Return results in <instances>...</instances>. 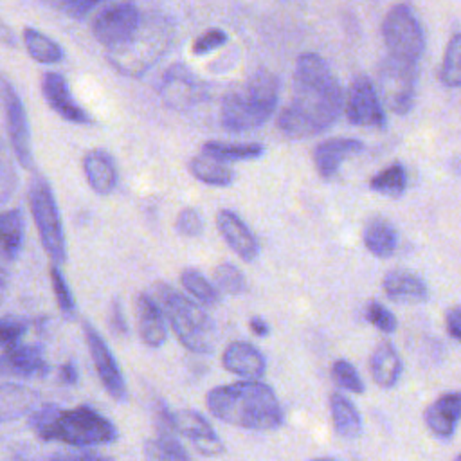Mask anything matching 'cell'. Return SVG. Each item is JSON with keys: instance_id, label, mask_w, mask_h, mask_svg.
I'll use <instances>...</instances> for the list:
<instances>
[{"instance_id": "6da1fadb", "label": "cell", "mask_w": 461, "mask_h": 461, "mask_svg": "<svg viewBox=\"0 0 461 461\" xmlns=\"http://www.w3.org/2000/svg\"><path fill=\"white\" fill-rule=\"evenodd\" d=\"M342 88L330 65L315 52L295 61L294 95L277 117L279 130L290 139H308L328 130L342 112Z\"/></svg>"}, {"instance_id": "7a4b0ae2", "label": "cell", "mask_w": 461, "mask_h": 461, "mask_svg": "<svg viewBox=\"0 0 461 461\" xmlns=\"http://www.w3.org/2000/svg\"><path fill=\"white\" fill-rule=\"evenodd\" d=\"M205 403L220 421L249 430H274L285 420L276 393L256 380L218 385L207 393Z\"/></svg>"}, {"instance_id": "3957f363", "label": "cell", "mask_w": 461, "mask_h": 461, "mask_svg": "<svg viewBox=\"0 0 461 461\" xmlns=\"http://www.w3.org/2000/svg\"><path fill=\"white\" fill-rule=\"evenodd\" d=\"M29 425L45 441H59L77 448L106 445L117 439L115 425L86 405L74 409L43 405L32 409Z\"/></svg>"}, {"instance_id": "277c9868", "label": "cell", "mask_w": 461, "mask_h": 461, "mask_svg": "<svg viewBox=\"0 0 461 461\" xmlns=\"http://www.w3.org/2000/svg\"><path fill=\"white\" fill-rule=\"evenodd\" d=\"M277 99V76L268 70H258L227 92L220 108V124L230 133L256 130L270 119Z\"/></svg>"}, {"instance_id": "5b68a950", "label": "cell", "mask_w": 461, "mask_h": 461, "mask_svg": "<svg viewBox=\"0 0 461 461\" xmlns=\"http://www.w3.org/2000/svg\"><path fill=\"white\" fill-rule=\"evenodd\" d=\"M175 25L160 13H144L139 27L119 45L106 50L110 65L124 76H142L171 47Z\"/></svg>"}, {"instance_id": "8992f818", "label": "cell", "mask_w": 461, "mask_h": 461, "mask_svg": "<svg viewBox=\"0 0 461 461\" xmlns=\"http://www.w3.org/2000/svg\"><path fill=\"white\" fill-rule=\"evenodd\" d=\"M153 297L160 304L178 340L194 353H211L216 344V326L202 306L166 283L153 286Z\"/></svg>"}, {"instance_id": "52a82bcc", "label": "cell", "mask_w": 461, "mask_h": 461, "mask_svg": "<svg viewBox=\"0 0 461 461\" xmlns=\"http://www.w3.org/2000/svg\"><path fill=\"white\" fill-rule=\"evenodd\" d=\"M29 207L47 256L56 263L61 265L67 261V245L63 236V225L58 211V203L52 193L50 184L34 175L29 184Z\"/></svg>"}, {"instance_id": "ba28073f", "label": "cell", "mask_w": 461, "mask_h": 461, "mask_svg": "<svg viewBox=\"0 0 461 461\" xmlns=\"http://www.w3.org/2000/svg\"><path fill=\"white\" fill-rule=\"evenodd\" d=\"M416 63L387 54L378 68V90L385 106L398 113L405 115L416 97Z\"/></svg>"}, {"instance_id": "9c48e42d", "label": "cell", "mask_w": 461, "mask_h": 461, "mask_svg": "<svg viewBox=\"0 0 461 461\" xmlns=\"http://www.w3.org/2000/svg\"><path fill=\"white\" fill-rule=\"evenodd\" d=\"M382 36L389 54L418 63L425 50V36L421 25L405 4L394 5L382 22Z\"/></svg>"}, {"instance_id": "30bf717a", "label": "cell", "mask_w": 461, "mask_h": 461, "mask_svg": "<svg viewBox=\"0 0 461 461\" xmlns=\"http://www.w3.org/2000/svg\"><path fill=\"white\" fill-rule=\"evenodd\" d=\"M346 117L355 126L385 128V113L373 81L358 74L353 77L346 95Z\"/></svg>"}, {"instance_id": "8fae6325", "label": "cell", "mask_w": 461, "mask_h": 461, "mask_svg": "<svg viewBox=\"0 0 461 461\" xmlns=\"http://www.w3.org/2000/svg\"><path fill=\"white\" fill-rule=\"evenodd\" d=\"M144 13L133 4H115L101 11L92 25L95 40L108 50L122 43L142 22Z\"/></svg>"}, {"instance_id": "7c38bea8", "label": "cell", "mask_w": 461, "mask_h": 461, "mask_svg": "<svg viewBox=\"0 0 461 461\" xmlns=\"http://www.w3.org/2000/svg\"><path fill=\"white\" fill-rule=\"evenodd\" d=\"M85 330V340L90 351V357L94 360L95 371L99 375L101 384L104 385L106 393L110 396H113L115 400L122 402L128 396V389H126V382L122 376V371L113 357V353L110 351V348L106 346L104 339L97 333L95 328H92L90 324H83Z\"/></svg>"}, {"instance_id": "4fadbf2b", "label": "cell", "mask_w": 461, "mask_h": 461, "mask_svg": "<svg viewBox=\"0 0 461 461\" xmlns=\"http://www.w3.org/2000/svg\"><path fill=\"white\" fill-rule=\"evenodd\" d=\"M162 101L176 110H185L203 99V83L182 63L167 68L160 83Z\"/></svg>"}, {"instance_id": "5bb4252c", "label": "cell", "mask_w": 461, "mask_h": 461, "mask_svg": "<svg viewBox=\"0 0 461 461\" xmlns=\"http://www.w3.org/2000/svg\"><path fill=\"white\" fill-rule=\"evenodd\" d=\"M173 420H175L176 432L187 438L198 454L212 457L225 452L223 441L218 438L214 429L200 412L191 409H182L178 412H173Z\"/></svg>"}, {"instance_id": "9a60e30c", "label": "cell", "mask_w": 461, "mask_h": 461, "mask_svg": "<svg viewBox=\"0 0 461 461\" xmlns=\"http://www.w3.org/2000/svg\"><path fill=\"white\" fill-rule=\"evenodd\" d=\"M4 101H5L7 130H9L13 149L18 160L22 162V166L31 169L34 164H32V148H31V133H29L25 106L11 85L4 86Z\"/></svg>"}, {"instance_id": "2e32d148", "label": "cell", "mask_w": 461, "mask_h": 461, "mask_svg": "<svg viewBox=\"0 0 461 461\" xmlns=\"http://www.w3.org/2000/svg\"><path fill=\"white\" fill-rule=\"evenodd\" d=\"M41 90L49 106L65 121L76 124H92L90 113L74 99L67 79L58 72H45Z\"/></svg>"}, {"instance_id": "e0dca14e", "label": "cell", "mask_w": 461, "mask_h": 461, "mask_svg": "<svg viewBox=\"0 0 461 461\" xmlns=\"http://www.w3.org/2000/svg\"><path fill=\"white\" fill-rule=\"evenodd\" d=\"M49 371L43 349L34 344H14L0 355V373L13 376H43Z\"/></svg>"}, {"instance_id": "ac0fdd59", "label": "cell", "mask_w": 461, "mask_h": 461, "mask_svg": "<svg viewBox=\"0 0 461 461\" xmlns=\"http://www.w3.org/2000/svg\"><path fill=\"white\" fill-rule=\"evenodd\" d=\"M216 227L227 245L243 259L254 261L259 252V245L247 223L230 209H220L216 214Z\"/></svg>"}, {"instance_id": "d6986e66", "label": "cell", "mask_w": 461, "mask_h": 461, "mask_svg": "<svg viewBox=\"0 0 461 461\" xmlns=\"http://www.w3.org/2000/svg\"><path fill=\"white\" fill-rule=\"evenodd\" d=\"M137 313V331L140 340L149 348H158L167 337L164 312L157 299L146 292L139 294L135 299Z\"/></svg>"}, {"instance_id": "ffe728a7", "label": "cell", "mask_w": 461, "mask_h": 461, "mask_svg": "<svg viewBox=\"0 0 461 461\" xmlns=\"http://www.w3.org/2000/svg\"><path fill=\"white\" fill-rule=\"evenodd\" d=\"M364 144L358 139H348V137H333L328 140H322L313 149V164L315 169L322 178H333L339 173L340 164L362 151Z\"/></svg>"}, {"instance_id": "44dd1931", "label": "cell", "mask_w": 461, "mask_h": 461, "mask_svg": "<svg viewBox=\"0 0 461 461\" xmlns=\"http://www.w3.org/2000/svg\"><path fill=\"white\" fill-rule=\"evenodd\" d=\"M459 420H461V391H454L439 396L425 411V423L429 430L441 439H447L456 432Z\"/></svg>"}, {"instance_id": "7402d4cb", "label": "cell", "mask_w": 461, "mask_h": 461, "mask_svg": "<svg viewBox=\"0 0 461 461\" xmlns=\"http://www.w3.org/2000/svg\"><path fill=\"white\" fill-rule=\"evenodd\" d=\"M83 171L88 185L97 194H110L119 182L117 166L104 149H90L83 157Z\"/></svg>"}, {"instance_id": "603a6c76", "label": "cell", "mask_w": 461, "mask_h": 461, "mask_svg": "<svg viewBox=\"0 0 461 461\" xmlns=\"http://www.w3.org/2000/svg\"><path fill=\"white\" fill-rule=\"evenodd\" d=\"M221 364L227 371L245 378H259L267 369L261 351L245 340L230 342L221 355Z\"/></svg>"}, {"instance_id": "cb8c5ba5", "label": "cell", "mask_w": 461, "mask_h": 461, "mask_svg": "<svg viewBox=\"0 0 461 461\" xmlns=\"http://www.w3.org/2000/svg\"><path fill=\"white\" fill-rule=\"evenodd\" d=\"M384 292L396 303H423L429 297L425 281L409 270H391L382 281Z\"/></svg>"}, {"instance_id": "d4e9b609", "label": "cell", "mask_w": 461, "mask_h": 461, "mask_svg": "<svg viewBox=\"0 0 461 461\" xmlns=\"http://www.w3.org/2000/svg\"><path fill=\"white\" fill-rule=\"evenodd\" d=\"M36 391L18 384H0V423L16 420L36 409Z\"/></svg>"}, {"instance_id": "484cf974", "label": "cell", "mask_w": 461, "mask_h": 461, "mask_svg": "<svg viewBox=\"0 0 461 461\" xmlns=\"http://www.w3.org/2000/svg\"><path fill=\"white\" fill-rule=\"evenodd\" d=\"M373 380L380 387H393L402 373V360L398 351L389 342H380L369 360Z\"/></svg>"}, {"instance_id": "4316f807", "label": "cell", "mask_w": 461, "mask_h": 461, "mask_svg": "<svg viewBox=\"0 0 461 461\" xmlns=\"http://www.w3.org/2000/svg\"><path fill=\"white\" fill-rule=\"evenodd\" d=\"M189 173L209 185H230L234 182V171L227 166L225 160L216 158L209 153L193 157L189 160Z\"/></svg>"}, {"instance_id": "83f0119b", "label": "cell", "mask_w": 461, "mask_h": 461, "mask_svg": "<svg viewBox=\"0 0 461 461\" xmlns=\"http://www.w3.org/2000/svg\"><path fill=\"white\" fill-rule=\"evenodd\" d=\"M330 412H331L335 432L340 438L353 439V438L360 436V432H362L360 414L346 396L333 393L330 396Z\"/></svg>"}, {"instance_id": "f1b7e54d", "label": "cell", "mask_w": 461, "mask_h": 461, "mask_svg": "<svg viewBox=\"0 0 461 461\" xmlns=\"http://www.w3.org/2000/svg\"><path fill=\"white\" fill-rule=\"evenodd\" d=\"M364 243L371 254L389 258L398 245L396 229L384 218H373L364 229Z\"/></svg>"}, {"instance_id": "f546056e", "label": "cell", "mask_w": 461, "mask_h": 461, "mask_svg": "<svg viewBox=\"0 0 461 461\" xmlns=\"http://www.w3.org/2000/svg\"><path fill=\"white\" fill-rule=\"evenodd\" d=\"M23 214L18 209L0 212V252L14 259L23 247Z\"/></svg>"}, {"instance_id": "4dcf8cb0", "label": "cell", "mask_w": 461, "mask_h": 461, "mask_svg": "<svg viewBox=\"0 0 461 461\" xmlns=\"http://www.w3.org/2000/svg\"><path fill=\"white\" fill-rule=\"evenodd\" d=\"M203 153H209L225 162L229 160H252L263 155L265 148L258 142H223V140H207L202 148Z\"/></svg>"}, {"instance_id": "1f68e13d", "label": "cell", "mask_w": 461, "mask_h": 461, "mask_svg": "<svg viewBox=\"0 0 461 461\" xmlns=\"http://www.w3.org/2000/svg\"><path fill=\"white\" fill-rule=\"evenodd\" d=\"M23 43L27 52L31 54L32 59L40 61V63H58L63 58V50L61 47L47 34H43L38 29L32 27H25L23 29Z\"/></svg>"}, {"instance_id": "d6a6232c", "label": "cell", "mask_w": 461, "mask_h": 461, "mask_svg": "<svg viewBox=\"0 0 461 461\" xmlns=\"http://www.w3.org/2000/svg\"><path fill=\"white\" fill-rule=\"evenodd\" d=\"M407 185V173L400 162H394L375 175L369 182V187L385 196H400L403 194Z\"/></svg>"}, {"instance_id": "836d02e7", "label": "cell", "mask_w": 461, "mask_h": 461, "mask_svg": "<svg viewBox=\"0 0 461 461\" xmlns=\"http://www.w3.org/2000/svg\"><path fill=\"white\" fill-rule=\"evenodd\" d=\"M144 456L148 459H189V452L176 441L175 434H157V438L148 439L144 445Z\"/></svg>"}, {"instance_id": "e575fe53", "label": "cell", "mask_w": 461, "mask_h": 461, "mask_svg": "<svg viewBox=\"0 0 461 461\" xmlns=\"http://www.w3.org/2000/svg\"><path fill=\"white\" fill-rule=\"evenodd\" d=\"M439 79L450 88L461 86V32L454 34L445 49Z\"/></svg>"}, {"instance_id": "d590c367", "label": "cell", "mask_w": 461, "mask_h": 461, "mask_svg": "<svg viewBox=\"0 0 461 461\" xmlns=\"http://www.w3.org/2000/svg\"><path fill=\"white\" fill-rule=\"evenodd\" d=\"M180 281L184 288L203 304H216L220 301L218 290L194 268H184L180 274Z\"/></svg>"}, {"instance_id": "8d00e7d4", "label": "cell", "mask_w": 461, "mask_h": 461, "mask_svg": "<svg viewBox=\"0 0 461 461\" xmlns=\"http://www.w3.org/2000/svg\"><path fill=\"white\" fill-rule=\"evenodd\" d=\"M214 281L218 288H221L227 294L238 295L247 292V279L241 274V270L232 263H220L214 268Z\"/></svg>"}, {"instance_id": "74e56055", "label": "cell", "mask_w": 461, "mask_h": 461, "mask_svg": "<svg viewBox=\"0 0 461 461\" xmlns=\"http://www.w3.org/2000/svg\"><path fill=\"white\" fill-rule=\"evenodd\" d=\"M49 274H50V285L54 288V295H56V301H58V306H59L61 313L67 315V317H74L76 315V303H74V297H72V292L68 288L67 279L63 277L58 265H52L49 268Z\"/></svg>"}, {"instance_id": "f35d334b", "label": "cell", "mask_w": 461, "mask_h": 461, "mask_svg": "<svg viewBox=\"0 0 461 461\" xmlns=\"http://www.w3.org/2000/svg\"><path fill=\"white\" fill-rule=\"evenodd\" d=\"M331 376L337 382V385H340L342 389L357 393V394L364 393V382L351 362H348L344 358L335 360L331 366Z\"/></svg>"}, {"instance_id": "ab89813d", "label": "cell", "mask_w": 461, "mask_h": 461, "mask_svg": "<svg viewBox=\"0 0 461 461\" xmlns=\"http://www.w3.org/2000/svg\"><path fill=\"white\" fill-rule=\"evenodd\" d=\"M366 319L378 330L385 331V333H391L396 330V317L389 312V308H385L382 303L378 301H371L367 306H366V312H364Z\"/></svg>"}, {"instance_id": "60d3db41", "label": "cell", "mask_w": 461, "mask_h": 461, "mask_svg": "<svg viewBox=\"0 0 461 461\" xmlns=\"http://www.w3.org/2000/svg\"><path fill=\"white\" fill-rule=\"evenodd\" d=\"M27 330V322L18 317H2L0 319V348H9L20 342Z\"/></svg>"}, {"instance_id": "b9f144b4", "label": "cell", "mask_w": 461, "mask_h": 461, "mask_svg": "<svg viewBox=\"0 0 461 461\" xmlns=\"http://www.w3.org/2000/svg\"><path fill=\"white\" fill-rule=\"evenodd\" d=\"M176 232L182 234V236H189V238H194L198 234H202L203 230V220L200 216V212L193 207H187V209H182L176 216Z\"/></svg>"}, {"instance_id": "7bdbcfd3", "label": "cell", "mask_w": 461, "mask_h": 461, "mask_svg": "<svg viewBox=\"0 0 461 461\" xmlns=\"http://www.w3.org/2000/svg\"><path fill=\"white\" fill-rule=\"evenodd\" d=\"M227 41V34L221 29H207L202 32L194 41H193V54L203 56L209 54L211 50L221 47Z\"/></svg>"}, {"instance_id": "ee69618b", "label": "cell", "mask_w": 461, "mask_h": 461, "mask_svg": "<svg viewBox=\"0 0 461 461\" xmlns=\"http://www.w3.org/2000/svg\"><path fill=\"white\" fill-rule=\"evenodd\" d=\"M104 0H50L54 7L65 13L70 18H85L92 9H95Z\"/></svg>"}, {"instance_id": "f6af8a7d", "label": "cell", "mask_w": 461, "mask_h": 461, "mask_svg": "<svg viewBox=\"0 0 461 461\" xmlns=\"http://www.w3.org/2000/svg\"><path fill=\"white\" fill-rule=\"evenodd\" d=\"M13 185H14V173L11 166L0 158V203L7 200V196L13 191Z\"/></svg>"}, {"instance_id": "bcb514c9", "label": "cell", "mask_w": 461, "mask_h": 461, "mask_svg": "<svg viewBox=\"0 0 461 461\" xmlns=\"http://www.w3.org/2000/svg\"><path fill=\"white\" fill-rule=\"evenodd\" d=\"M445 326L450 337L461 342V306H454L445 315Z\"/></svg>"}, {"instance_id": "7dc6e473", "label": "cell", "mask_w": 461, "mask_h": 461, "mask_svg": "<svg viewBox=\"0 0 461 461\" xmlns=\"http://www.w3.org/2000/svg\"><path fill=\"white\" fill-rule=\"evenodd\" d=\"M110 326L115 335H126V331H128L124 312L117 301H113L112 310H110Z\"/></svg>"}, {"instance_id": "c3c4849f", "label": "cell", "mask_w": 461, "mask_h": 461, "mask_svg": "<svg viewBox=\"0 0 461 461\" xmlns=\"http://www.w3.org/2000/svg\"><path fill=\"white\" fill-rule=\"evenodd\" d=\"M77 369H76V366L72 364V362H67V364H63L61 367H59V382L61 384H65V385H74V384H77Z\"/></svg>"}, {"instance_id": "681fc988", "label": "cell", "mask_w": 461, "mask_h": 461, "mask_svg": "<svg viewBox=\"0 0 461 461\" xmlns=\"http://www.w3.org/2000/svg\"><path fill=\"white\" fill-rule=\"evenodd\" d=\"M249 326H250V330H252L256 335H259V337L268 335V324H267L261 317H252V319L249 321Z\"/></svg>"}, {"instance_id": "f907efd6", "label": "cell", "mask_w": 461, "mask_h": 461, "mask_svg": "<svg viewBox=\"0 0 461 461\" xmlns=\"http://www.w3.org/2000/svg\"><path fill=\"white\" fill-rule=\"evenodd\" d=\"M58 459H103V456L95 452H74V454H56Z\"/></svg>"}, {"instance_id": "816d5d0a", "label": "cell", "mask_w": 461, "mask_h": 461, "mask_svg": "<svg viewBox=\"0 0 461 461\" xmlns=\"http://www.w3.org/2000/svg\"><path fill=\"white\" fill-rule=\"evenodd\" d=\"M7 285H9V276H7V270L4 268V265L0 263V304L7 294Z\"/></svg>"}, {"instance_id": "f5cc1de1", "label": "cell", "mask_w": 461, "mask_h": 461, "mask_svg": "<svg viewBox=\"0 0 461 461\" xmlns=\"http://www.w3.org/2000/svg\"><path fill=\"white\" fill-rule=\"evenodd\" d=\"M457 459H459V461H461V454H459V456H457Z\"/></svg>"}]
</instances>
